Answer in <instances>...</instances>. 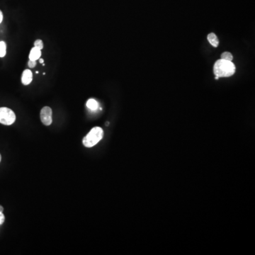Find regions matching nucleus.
Wrapping results in <instances>:
<instances>
[{"mask_svg": "<svg viewBox=\"0 0 255 255\" xmlns=\"http://www.w3.org/2000/svg\"><path fill=\"white\" fill-rule=\"evenodd\" d=\"M213 72L215 76L220 77H228L235 72V65L232 61L220 59L215 62Z\"/></svg>", "mask_w": 255, "mask_h": 255, "instance_id": "nucleus-1", "label": "nucleus"}, {"mask_svg": "<svg viewBox=\"0 0 255 255\" xmlns=\"http://www.w3.org/2000/svg\"><path fill=\"white\" fill-rule=\"evenodd\" d=\"M104 131L100 127L93 128L89 133L83 138V145L87 148H91L96 145L102 139Z\"/></svg>", "mask_w": 255, "mask_h": 255, "instance_id": "nucleus-2", "label": "nucleus"}, {"mask_svg": "<svg viewBox=\"0 0 255 255\" xmlns=\"http://www.w3.org/2000/svg\"><path fill=\"white\" fill-rule=\"evenodd\" d=\"M16 121V115L12 109L7 107L0 108V123L11 126Z\"/></svg>", "mask_w": 255, "mask_h": 255, "instance_id": "nucleus-3", "label": "nucleus"}, {"mask_svg": "<svg viewBox=\"0 0 255 255\" xmlns=\"http://www.w3.org/2000/svg\"><path fill=\"white\" fill-rule=\"evenodd\" d=\"M52 115H53V111L52 109L49 107H45L43 108L41 111V122L43 123L45 126H50L53 122V118H52Z\"/></svg>", "mask_w": 255, "mask_h": 255, "instance_id": "nucleus-4", "label": "nucleus"}, {"mask_svg": "<svg viewBox=\"0 0 255 255\" xmlns=\"http://www.w3.org/2000/svg\"><path fill=\"white\" fill-rule=\"evenodd\" d=\"M33 80V74L30 69H25L22 73L21 82L23 85H28L31 84Z\"/></svg>", "mask_w": 255, "mask_h": 255, "instance_id": "nucleus-5", "label": "nucleus"}, {"mask_svg": "<svg viewBox=\"0 0 255 255\" xmlns=\"http://www.w3.org/2000/svg\"><path fill=\"white\" fill-rule=\"evenodd\" d=\"M41 55V50L37 48V47H34L31 50L29 54V60H37L40 58Z\"/></svg>", "mask_w": 255, "mask_h": 255, "instance_id": "nucleus-6", "label": "nucleus"}, {"mask_svg": "<svg viewBox=\"0 0 255 255\" xmlns=\"http://www.w3.org/2000/svg\"><path fill=\"white\" fill-rule=\"evenodd\" d=\"M208 40L209 41V43H210V45H213V47H216L218 46L219 45V41H218V38H217L216 35L213 33H210L208 35Z\"/></svg>", "mask_w": 255, "mask_h": 255, "instance_id": "nucleus-7", "label": "nucleus"}, {"mask_svg": "<svg viewBox=\"0 0 255 255\" xmlns=\"http://www.w3.org/2000/svg\"><path fill=\"white\" fill-rule=\"evenodd\" d=\"M87 107L88 109H89L91 111H96V109L99 108V104L95 99H89V100L87 101L86 104Z\"/></svg>", "mask_w": 255, "mask_h": 255, "instance_id": "nucleus-8", "label": "nucleus"}, {"mask_svg": "<svg viewBox=\"0 0 255 255\" xmlns=\"http://www.w3.org/2000/svg\"><path fill=\"white\" fill-rule=\"evenodd\" d=\"M7 53V44L4 41H0V58H4Z\"/></svg>", "mask_w": 255, "mask_h": 255, "instance_id": "nucleus-9", "label": "nucleus"}, {"mask_svg": "<svg viewBox=\"0 0 255 255\" xmlns=\"http://www.w3.org/2000/svg\"><path fill=\"white\" fill-rule=\"evenodd\" d=\"M221 59L225 60H228V61H232L233 59V56L229 52H224L221 55Z\"/></svg>", "mask_w": 255, "mask_h": 255, "instance_id": "nucleus-10", "label": "nucleus"}, {"mask_svg": "<svg viewBox=\"0 0 255 255\" xmlns=\"http://www.w3.org/2000/svg\"><path fill=\"white\" fill-rule=\"evenodd\" d=\"M34 47H37V48L42 50L43 48V41L40 40V39H38L34 42Z\"/></svg>", "mask_w": 255, "mask_h": 255, "instance_id": "nucleus-11", "label": "nucleus"}, {"mask_svg": "<svg viewBox=\"0 0 255 255\" xmlns=\"http://www.w3.org/2000/svg\"><path fill=\"white\" fill-rule=\"evenodd\" d=\"M28 65L30 68H34L35 66L36 65V60H29L28 63Z\"/></svg>", "mask_w": 255, "mask_h": 255, "instance_id": "nucleus-12", "label": "nucleus"}, {"mask_svg": "<svg viewBox=\"0 0 255 255\" xmlns=\"http://www.w3.org/2000/svg\"><path fill=\"white\" fill-rule=\"evenodd\" d=\"M5 221V217L2 212H0V225H2Z\"/></svg>", "mask_w": 255, "mask_h": 255, "instance_id": "nucleus-13", "label": "nucleus"}, {"mask_svg": "<svg viewBox=\"0 0 255 255\" xmlns=\"http://www.w3.org/2000/svg\"><path fill=\"white\" fill-rule=\"evenodd\" d=\"M2 21H3V14H2V12L0 10V23L2 22Z\"/></svg>", "mask_w": 255, "mask_h": 255, "instance_id": "nucleus-14", "label": "nucleus"}, {"mask_svg": "<svg viewBox=\"0 0 255 255\" xmlns=\"http://www.w3.org/2000/svg\"><path fill=\"white\" fill-rule=\"evenodd\" d=\"M3 210H4V208L1 206H0V212H3Z\"/></svg>", "mask_w": 255, "mask_h": 255, "instance_id": "nucleus-15", "label": "nucleus"}, {"mask_svg": "<svg viewBox=\"0 0 255 255\" xmlns=\"http://www.w3.org/2000/svg\"><path fill=\"white\" fill-rule=\"evenodd\" d=\"M39 61H40L41 63H43V59H40V58H39Z\"/></svg>", "mask_w": 255, "mask_h": 255, "instance_id": "nucleus-16", "label": "nucleus"}, {"mask_svg": "<svg viewBox=\"0 0 255 255\" xmlns=\"http://www.w3.org/2000/svg\"><path fill=\"white\" fill-rule=\"evenodd\" d=\"M215 80H218V79H219V77H217V76H215Z\"/></svg>", "mask_w": 255, "mask_h": 255, "instance_id": "nucleus-17", "label": "nucleus"}, {"mask_svg": "<svg viewBox=\"0 0 255 255\" xmlns=\"http://www.w3.org/2000/svg\"><path fill=\"white\" fill-rule=\"evenodd\" d=\"M1 154H0V162H1Z\"/></svg>", "mask_w": 255, "mask_h": 255, "instance_id": "nucleus-18", "label": "nucleus"}]
</instances>
